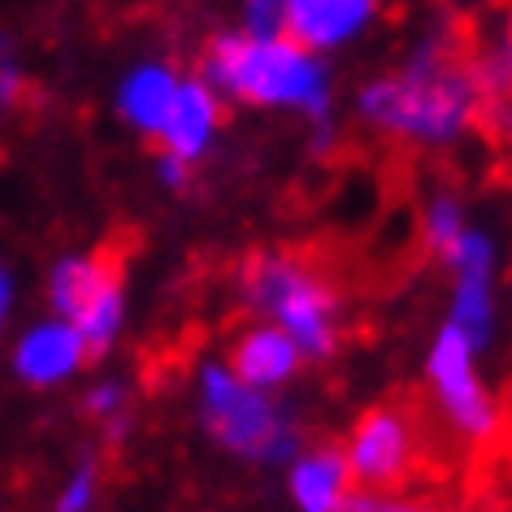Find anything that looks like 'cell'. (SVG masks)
<instances>
[{
  "instance_id": "3",
  "label": "cell",
  "mask_w": 512,
  "mask_h": 512,
  "mask_svg": "<svg viewBox=\"0 0 512 512\" xmlns=\"http://www.w3.org/2000/svg\"><path fill=\"white\" fill-rule=\"evenodd\" d=\"M243 287L261 309L278 313V322L296 343L326 356L335 348V287L300 256H248Z\"/></svg>"
},
{
  "instance_id": "2",
  "label": "cell",
  "mask_w": 512,
  "mask_h": 512,
  "mask_svg": "<svg viewBox=\"0 0 512 512\" xmlns=\"http://www.w3.org/2000/svg\"><path fill=\"white\" fill-rule=\"evenodd\" d=\"M209 87L248 105H291L326 113V66L313 48L296 44L287 31H235L217 35L204 53Z\"/></svg>"
},
{
  "instance_id": "17",
  "label": "cell",
  "mask_w": 512,
  "mask_h": 512,
  "mask_svg": "<svg viewBox=\"0 0 512 512\" xmlns=\"http://www.w3.org/2000/svg\"><path fill=\"white\" fill-rule=\"evenodd\" d=\"M243 22H248V31H278L283 0H243Z\"/></svg>"
},
{
  "instance_id": "21",
  "label": "cell",
  "mask_w": 512,
  "mask_h": 512,
  "mask_svg": "<svg viewBox=\"0 0 512 512\" xmlns=\"http://www.w3.org/2000/svg\"><path fill=\"white\" fill-rule=\"evenodd\" d=\"M508 118H512V105H508Z\"/></svg>"
},
{
  "instance_id": "14",
  "label": "cell",
  "mask_w": 512,
  "mask_h": 512,
  "mask_svg": "<svg viewBox=\"0 0 512 512\" xmlns=\"http://www.w3.org/2000/svg\"><path fill=\"white\" fill-rule=\"evenodd\" d=\"M469 66H473V79H478L486 109H491V122H495V113L512 105V14L499 18L482 35V44L469 53Z\"/></svg>"
},
{
  "instance_id": "12",
  "label": "cell",
  "mask_w": 512,
  "mask_h": 512,
  "mask_svg": "<svg viewBox=\"0 0 512 512\" xmlns=\"http://www.w3.org/2000/svg\"><path fill=\"white\" fill-rule=\"evenodd\" d=\"M300 352H296V339L287 335V330H252V335H243L235 348H230V369L239 374V382H248V387H261V382H278L287 378L291 369H296Z\"/></svg>"
},
{
  "instance_id": "11",
  "label": "cell",
  "mask_w": 512,
  "mask_h": 512,
  "mask_svg": "<svg viewBox=\"0 0 512 512\" xmlns=\"http://www.w3.org/2000/svg\"><path fill=\"white\" fill-rule=\"evenodd\" d=\"M174 92H178V74L170 66L148 61V66H135L122 79V87H118V113L135 126V131L157 135V126L165 118V109H170Z\"/></svg>"
},
{
  "instance_id": "4",
  "label": "cell",
  "mask_w": 512,
  "mask_h": 512,
  "mask_svg": "<svg viewBox=\"0 0 512 512\" xmlns=\"http://www.w3.org/2000/svg\"><path fill=\"white\" fill-rule=\"evenodd\" d=\"M48 300L79 330L87 365L100 361L122 326V261L113 252L66 256L48 278Z\"/></svg>"
},
{
  "instance_id": "9",
  "label": "cell",
  "mask_w": 512,
  "mask_h": 512,
  "mask_svg": "<svg viewBox=\"0 0 512 512\" xmlns=\"http://www.w3.org/2000/svg\"><path fill=\"white\" fill-rule=\"evenodd\" d=\"M87 365V348L66 317L31 326L27 335L14 343V374L31 387H53V382L79 374Z\"/></svg>"
},
{
  "instance_id": "7",
  "label": "cell",
  "mask_w": 512,
  "mask_h": 512,
  "mask_svg": "<svg viewBox=\"0 0 512 512\" xmlns=\"http://www.w3.org/2000/svg\"><path fill=\"white\" fill-rule=\"evenodd\" d=\"M430 378H434V391H439L443 413L452 417V426L469 430L473 439L495 434V413L486 408V395H482L478 378H473V365H469V335L456 322L443 330L439 348H434Z\"/></svg>"
},
{
  "instance_id": "20",
  "label": "cell",
  "mask_w": 512,
  "mask_h": 512,
  "mask_svg": "<svg viewBox=\"0 0 512 512\" xmlns=\"http://www.w3.org/2000/svg\"><path fill=\"white\" fill-rule=\"evenodd\" d=\"M9 304H14V278L0 265V330H5V317H9Z\"/></svg>"
},
{
  "instance_id": "6",
  "label": "cell",
  "mask_w": 512,
  "mask_h": 512,
  "mask_svg": "<svg viewBox=\"0 0 512 512\" xmlns=\"http://www.w3.org/2000/svg\"><path fill=\"white\" fill-rule=\"evenodd\" d=\"M204 421L230 452L243 456H283L287 430L274 417V408L256 395L248 382L226 374H204Z\"/></svg>"
},
{
  "instance_id": "5",
  "label": "cell",
  "mask_w": 512,
  "mask_h": 512,
  "mask_svg": "<svg viewBox=\"0 0 512 512\" xmlns=\"http://www.w3.org/2000/svg\"><path fill=\"white\" fill-rule=\"evenodd\" d=\"M421 447H417V417L395 413L391 404H378L356 421L352 430V486L369 495H395L417 473Z\"/></svg>"
},
{
  "instance_id": "13",
  "label": "cell",
  "mask_w": 512,
  "mask_h": 512,
  "mask_svg": "<svg viewBox=\"0 0 512 512\" xmlns=\"http://www.w3.org/2000/svg\"><path fill=\"white\" fill-rule=\"evenodd\" d=\"M356 491L352 486V469H348V456L339 447H326L309 460H300L296 469V499L304 512H339L343 499Z\"/></svg>"
},
{
  "instance_id": "16",
  "label": "cell",
  "mask_w": 512,
  "mask_h": 512,
  "mask_svg": "<svg viewBox=\"0 0 512 512\" xmlns=\"http://www.w3.org/2000/svg\"><path fill=\"white\" fill-rule=\"evenodd\" d=\"M22 92H27V74H22V66L14 61V53L0 44V109L18 105Z\"/></svg>"
},
{
  "instance_id": "18",
  "label": "cell",
  "mask_w": 512,
  "mask_h": 512,
  "mask_svg": "<svg viewBox=\"0 0 512 512\" xmlns=\"http://www.w3.org/2000/svg\"><path fill=\"white\" fill-rule=\"evenodd\" d=\"M339 512H439V508H421V504H382V499H369V495H348Z\"/></svg>"
},
{
  "instance_id": "10",
  "label": "cell",
  "mask_w": 512,
  "mask_h": 512,
  "mask_svg": "<svg viewBox=\"0 0 512 512\" xmlns=\"http://www.w3.org/2000/svg\"><path fill=\"white\" fill-rule=\"evenodd\" d=\"M217 118H222V109H217L213 87L200 83V79H178V92H174L170 109H165V118H161L152 139L161 144V157L191 161L204 152V144H209Z\"/></svg>"
},
{
  "instance_id": "8",
  "label": "cell",
  "mask_w": 512,
  "mask_h": 512,
  "mask_svg": "<svg viewBox=\"0 0 512 512\" xmlns=\"http://www.w3.org/2000/svg\"><path fill=\"white\" fill-rule=\"evenodd\" d=\"M378 14V0H283V22L278 31H287L296 44L326 53L356 40Z\"/></svg>"
},
{
  "instance_id": "1",
  "label": "cell",
  "mask_w": 512,
  "mask_h": 512,
  "mask_svg": "<svg viewBox=\"0 0 512 512\" xmlns=\"http://www.w3.org/2000/svg\"><path fill=\"white\" fill-rule=\"evenodd\" d=\"M361 113L404 139H456L460 131L491 122L469 53H460L452 40L421 44L404 70L369 83L361 92Z\"/></svg>"
},
{
  "instance_id": "15",
  "label": "cell",
  "mask_w": 512,
  "mask_h": 512,
  "mask_svg": "<svg viewBox=\"0 0 512 512\" xmlns=\"http://www.w3.org/2000/svg\"><path fill=\"white\" fill-rule=\"evenodd\" d=\"M96 504V460H79V469L70 473L66 491L57 495L53 512H87Z\"/></svg>"
},
{
  "instance_id": "19",
  "label": "cell",
  "mask_w": 512,
  "mask_h": 512,
  "mask_svg": "<svg viewBox=\"0 0 512 512\" xmlns=\"http://www.w3.org/2000/svg\"><path fill=\"white\" fill-rule=\"evenodd\" d=\"M87 413L92 417H113L118 413V404H122V387H113V382H105V387H96V391H87Z\"/></svg>"
}]
</instances>
